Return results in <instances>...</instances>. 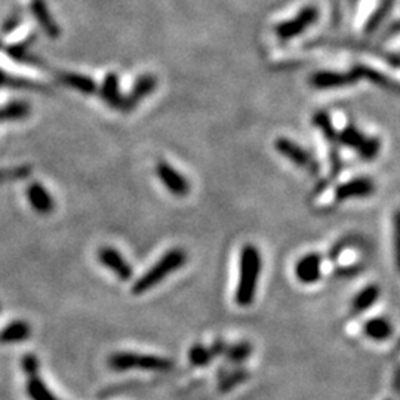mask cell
Masks as SVG:
<instances>
[{"label": "cell", "instance_id": "obj_19", "mask_svg": "<svg viewBox=\"0 0 400 400\" xmlns=\"http://www.w3.org/2000/svg\"><path fill=\"white\" fill-rule=\"evenodd\" d=\"M156 86V79L152 77V76H147V77H142L140 82L137 84V88L133 89L132 92V95L128 98L126 101V109H131V107L138 102L147 92H152Z\"/></svg>", "mask_w": 400, "mask_h": 400}, {"label": "cell", "instance_id": "obj_8", "mask_svg": "<svg viewBox=\"0 0 400 400\" xmlns=\"http://www.w3.org/2000/svg\"><path fill=\"white\" fill-rule=\"evenodd\" d=\"M156 173L171 194L177 197H184L190 193V182L169 164L159 162L156 165Z\"/></svg>", "mask_w": 400, "mask_h": 400}, {"label": "cell", "instance_id": "obj_25", "mask_svg": "<svg viewBox=\"0 0 400 400\" xmlns=\"http://www.w3.org/2000/svg\"><path fill=\"white\" fill-rule=\"evenodd\" d=\"M246 378V373L242 372V371H237V372H232L230 375H227L221 380V384H220V389L222 392H227V390H230L233 389V387H236L237 384L240 382H244Z\"/></svg>", "mask_w": 400, "mask_h": 400}, {"label": "cell", "instance_id": "obj_4", "mask_svg": "<svg viewBox=\"0 0 400 400\" xmlns=\"http://www.w3.org/2000/svg\"><path fill=\"white\" fill-rule=\"evenodd\" d=\"M319 17H320L319 8L313 5H307L298 11L295 17L276 24L274 36L279 40H282V42H288V40L295 39L304 32L309 30L310 27L319 20Z\"/></svg>", "mask_w": 400, "mask_h": 400}, {"label": "cell", "instance_id": "obj_26", "mask_svg": "<svg viewBox=\"0 0 400 400\" xmlns=\"http://www.w3.org/2000/svg\"><path fill=\"white\" fill-rule=\"evenodd\" d=\"M22 371L25 372L27 377H33V375H39V360L33 353H27L24 354L22 360Z\"/></svg>", "mask_w": 400, "mask_h": 400}, {"label": "cell", "instance_id": "obj_1", "mask_svg": "<svg viewBox=\"0 0 400 400\" xmlns=\"http://www.w3.org/2000/svg\"><path fill=\"white\" fill-rule=\"evenodd\" d=\"M262 258L257 246L245 245L239 257V279L234 300L240 307H249L257 297Z\"/></svg>", "mask_w": 400, "mask_h": 400}, {"label": "cell", "instance_id": "obj_20", "mask_svg": "<svg viewBox=\"0 0 400 400\" xmlns=\"http://www.w3.org/2000/svg\"><path fill=\"white\" fill-rule=\"evenodd\" d=\"M225 357L233 364H240L245 362V360L251 356L252 347L248 342H239L232 347H225Z\"/></svg>", "mask_w": 400, "mask_h": 400}, {"label": "cell", "instance_id": "obj_18", "mask_svg": "<svg viewBox=\"0 0 400 400\" xmlns=\"http://www.w3.org/2000/svg\"><path fill=\"white\" fill-rule=\"evenodd\" d=\"M102 97L110 105L116 107V109H124L125 102L122 101V98H120L119 93H117V79H116V76L107 77L104 89H102Z\"/></svg>", "mask_w": 400, "mask_h": 400}, {"label": "cell", "instance_id": "obj_7", "mask_svg": "<svg viewBox=\"0 0 400 400\" xmlns=\"http://www.w3.org/2000/svg\"><path fill=\"white\" fill-rule=\"evenodd\" d=\"M274 149L280 156H284L289 162L297 165L301 169H307L310 172H314L317 169V164L313 156L295 141L289 138H277L274 141Z\"/></svg>", "mask_w": 400, "mask_h": 400}, {"label": "cell", "instance_id": "obj_21", "mask_svg": "<svg viewBox=\"0 0 400 400\" xmlns=\"http://www.w3.org/2000/svg\"><path fill=\"white\" fill-rule=\"evenodd\" d=\"M32 173V168L29 166H17L9 169H0V184L21 181L25 180Z\"/></svg>", "mask_w": 400, "mask_h": 400}, {"label": "cell", "instance_id": "obj_12", "mask_svg": "<svg viewBox=\"0 0 400 400\" xmlns=\"http://www.w3.org/2000/svg\"><path fill=\"white\" fill-rule=\"evenodd\" d=\"M322 258L317 253H309V255L302 257L295 265V276L304 285L316 284L322 274Z\"/></svg>", "mask_w": 400, "mask_h": 400}, {"label": "cell", "instance_id": "obj_23", "mask_svg": "<svg viewBox=\"0 0 400 400\" xmlns=\"http://www.w3.org/2000/svg\"><path fill=\"white\" fill-rule=\"evenodd\" d=\"M61 80L69 86L79 89L82 92H91L93 91V84L92 80L84 77V76H76V74H62Z\"/></svg>", "mask_w": 400, "mask_h": 400}, {"label": "cell", "instance_id": "obj_10", "mask_svg": "<svg viewBox=\"0 0 400 400\" xmlns=\"http://www.w3.org/2000/svg\"><path fill=\"white\" fill-rule=\"evenodd\" d=\"M373 192H375V184H373L372 180H369L368 177H357L352 181L341 184L335 192V196L338 200L344 202V200H349V199L368 197Z\"/></svg>", "mask_w": 400, "mask_h": 400}, {"label": "cell", "instance_id": "obj_22", "mask_svg": "<svg viewBox=\"0 0 400 400\" xmlns=\"http://www.w3.org/2000/svg\"><path fill=\"white\" fill-rule=\"evenodd\" d=\"M313 124L324 132V135L329 140V141H335L337 140V135H338V132L335 131V128H333L332 122H331V119L326 113L324 112H320L317 113L314 117H313Z\"/></svg>", "mask_w": 400, "mask_h": 400}, {"label": "cell", "instance_id": "obj_16", "mask_svg": "<svg viewBox=\"0 0 400 400\" xmlns=\"http://www.w3.org/2000/svg\"><path fill=\"white\" fill-rule=\"evenodd\" d=\"M25 390L32 400H60L48 389L46 384L39 378V375L29 377V380H27Z\"/></svg>", "mask_w": 400, "mask_h": 400}, {"label": "cell", "instance_id": "obj_15", "mask_svg": "<svg viewBox=\"0 0 400 400\" xmlns=\"http://www.w3.org/2000/svg\"><path fill=\"white\" fill-rule=\"evenodd\" d=\"M365 333L371 340L384 341L392 337L393 326L387 319L375 317V319H371L369 322L365 324Z\"/></svg>", "mask_w": 400, "mask_h": 400}, {"label": "cell", "instance_id": "obj_3", "mask_svg": "<svg viewBox=\"0 0 400 400\" xmlns=\"http://www.w3.org/2000/svg\"><path fill=\"white\" fill-rule=\"evenodd\" d=\"M112 371L125 372L131 369L150 371V372H169L173 368V362L166 357L154 354H141L132 352L114 353L107 360Z\"/></svg>", "mask_w": 400, "mask_h": 400}, {"label": "cell", "instance_id": "obj_11", "mask_svg": "<svg viewBox=\"0 0 400 400\" xmlns=\"http://www.w3.org/2000/svg\"><path fill=\"white\" fill-rule=\"evenodd\" d=\"M25 194L32 208L40 215H49L55 209V200L52 199L49 192L40 182H33L27 187Z\"/></svg>", "mask_w": 400, "mask_h": 400}, {"label": "cell", "instance_id": "obj_14", "mask_svg": "<svg viewBox=\"0 0 400 400\" xmlns=\"http://www.w3.org/2000/svg\"><path fill=\"white\" fill-rule=\"evenodd\" d=\"M380 298V288L377 285H369L360 291L352 301V309L354 313H364L369 310Z\"/></svg>", "mask_w": 400, "mask_h": 400}, {"label": "cell", "instance_id": "obj_24", "mask_svg": "<svg viewBox=\"0 0 400 400\" xmlns=\"http://www.w3.org/2000/svg\"><path fill=\"white\" fill-rule=\"evenodd\" d=\"M393 245H394L396 264L400 270V209L394 212L393 217Z\"/></svg>", "mask_w": 400, "mask_h": 400}, {"label": "cell", "instance_id": "obj_2", "mask_svg": "<svg viewBox=\"0 0 400 400\" xmlns=\"http://www.w3.org/2000/svg\"><path fill=\"white\" fill-rule=\"evenodd\" d=\"M187 253L181 248H173L168 251L165 255L160 258L149 272H145L137 282L132 286V293L141 295V293L153 289L157 284L165 280L169 274L177 272L185 264Z\"/></svg>", "mask_w": 400, "mask_h": 400}, {"label": "cell", "instance_id": "obj_6", "mask_svg": "<svg viewBox=\"0 0 400 400\" xmlns=\"http://www.w3.org/2000/svg\"><path fill=\"white\" fill-rule=\"evenodd\" d=\"M359 74L356 69L350 72H332V70H320L310 76V86L319 91L328 89H340L345 86H352L359 82Z\"/></svg>", "mask_w": 400, "mask_h": 400}, {"label": "cell", "instance_id": "obj_9", "mask_svg": "<svg viewBox=\"0 0 400 400\" xmlns=\"http://www.w3.org/2000/svg\"><path fill=\"white\" fill-rule=\"evenodd\" d=\"M98 261L105 265L107 269L112 270L120 280L128 282L132 279V267L128 264V261L122 257V253L116 251L112 246H102L98 249Z\"/></svg>", "mask_w": 400, "mask_h": 400}, {"label": "cell", "instance_id": "obj_5", "mask_svg": "<svg viewBox=\"0 0 400 400\" xmlns=\"http://www.w3.org/2000/svg\"><path fill=\"white\" fill-rule=\"evenodd\" d=\"M337 141L350 147V149L357 152V154L365 160H373L381 150V142L378 138L366 137L365 133H362L354 126H347L341 132H338Z\"/></svg>", "mask_w": 400, "mask_h": 400}, {"label": "cell", "instance_id": "obj_13", "mask_svg": "<svg viewBox=\"0 0 400 400\" xmlns=\"http://www.w3.org/2000/svg\"><path fill=\"white\" fill-rule=\"evenodd\" d=\"M32 335V326L24 320H15L0 331V342L12 344L25 341Z\"/></svg>", "mask_w": 400, "mask_h": 400}, {"label": "cell", "instance_id": "obj_17", "mask_svg": "<svg viewBox=\"0 0 400 400\" xmlns=\"http://www.w3.org/2000/svg\"><path fill=\"white\" fill-rule=\"evenodd\" d=\"M213 357H215V353H213L212 347L208 349V347L200 344H194L189 352V360L193 366H205L212 362Z\"/></svg>", "mask_w": 400, "mask_h": 400}]
</instances>
